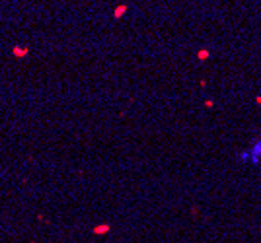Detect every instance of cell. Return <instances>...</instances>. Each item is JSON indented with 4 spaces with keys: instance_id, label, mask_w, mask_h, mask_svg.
I'll return each mask as SVG.
<instances>
[{
    "instance_id": "cell-1",
    "label": "cell",
    "mask_w": 261,
    "mask_h": 243,
    "mask_svg": "<svg viewBox=\"0 0 261 243\" xmlns=\"http://www.w3.org/2000/svg\"><path fill=\"white\" fill-rule=\"evenodd\" d=\"M127 4H119V6H115V10H113V18L115 20H119V18H123V16L127 14Z\"/></svg>"
},
{
    "instance_id": "cell-2",
    "label": "cell",
    "mask_w": 261,
    "mask_h": 243,
    "mask_svg": "<svg viewBox=\"0 0 261 243\" xmlns=\"http://www.w3.org/2000/svg\"><path fill=\"white\" fill-rule=\"evenodd\" d=\"M14 55L16 56H25L28 55V49H25V47H14Z\"/></svg>"
},
{
    "instance_id": "cell-4",
    "label": "cell",
    "mask_w": 261,
    "mask_h": 243,
    "mask_svg": "<svg viewBox=\"0 0 261 243\" xmlns=\"http://www.w3.org/2000/svg\"><path fill=\"white\" fill-rule=\"evenodd\" d=\"M94 231H95V234H105V231H107V226H98Z\"/></svg>"
},
{
    "instance_id": "cell-3",
    "label": "cell",
    "mask_w": 261,
    "mask_h": 243,
    "mask_svg": "<svg viewBox=\"0 0 261 243\" xmlns=\"http://www.w3.org/2000/svg\"><path fill=\"white\" fill-rule=\"evenodd\" d=\"M197 59L199 60H207L209 59V49H201L199 53H197Z\"/></svg>"
},
{
    "instance_id": "cell-5",
    "label": "cell",
    "mask_w": 261,
    "mask_h": 243,
    "mask_svg": "<svg viewBox=\"0 0 261 243\" xmlns=\"http://www.w3.org/2000/svg\"><path fill=\"white\" fill-rule=\"evenodd\" d=\"M255 103H257V105H261V96H257V97H255Z\"/></svg>"
}]
</instances>
